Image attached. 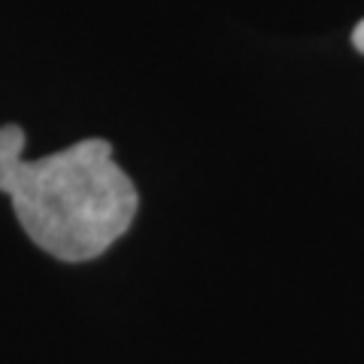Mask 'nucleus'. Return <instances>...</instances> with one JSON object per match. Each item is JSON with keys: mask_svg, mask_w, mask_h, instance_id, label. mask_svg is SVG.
<instances>
[{"mask_svg": "<svg viewBox=\"0 0 364 364\" xmlns=\"http://www.w3.org/2000/svg\"><path fill=\"white\" fill-rule=\"evenodd\" d=\"M352 46H355V49L364 55V18L355 25V31H352Z\"/></svg>", "mask_w": 364, "mask_h": 364, "instance_id": "nucleus-2", "label": "nucleus"}, {"mask_svg": "<svg viewBox=\"0 0 364 364\" xmlns=\"http://www.w3.org/2000/svg\"><path fill=\"white\" fill-rule=\"evenodd\" d=\"M0 191L31 240L73 264L104 255L140 207L131 176L112 161L107 140L91 136L28 161L18 124L0 128Z\"/></svg>", "mask_w": 364, "mask_h": 364, "instance_id": "nucleus-1", "label": "nucleus"}]
</instances>
